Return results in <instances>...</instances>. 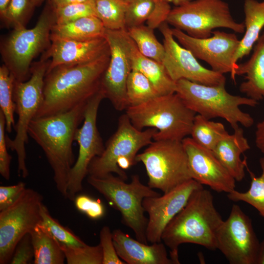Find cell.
<instances>
[{
    "label": "cell",
    "mask_w": 264,
    "mask_h": 264,
    "mask_svg": "<svg viewBox=\"0 0 264 264\" xmlns=\"http://www.w3.org/2000/svg\"><path fill=\"white\" fill-rule=\"evenodd\" d=\"M110 52L94 61L63 65L46 73L44 99L35 118L68 111L88 102L101 89Z\"/></svg>",
    "instance_id": "1"
},
{
    "label": "cell",
    "mask_w": 264,
    "mask_h": 264,
    "mask_svg": "<svg viewBox=\"0 0 264 264\" xmlns=\"http://www.w3.org/2000/svg\"><path fill=\"white\" fill-rule=\"evenodd\" d=\"M88 102L64 113L34 118L28 127V135L44 153L53 171L56 188L65 198L69 172L74 164L72 143L84 120Z\"/></svg>",
    "instance_id": "2"
},
{
    "label": "cell",
    "mask_w": 264,
    "mask_h": 264,
    "mask_svg": "<svg viewBox=\"0 0 264 264\" xmlns=\"http://www.w3.org/2000/svg\"><path fill=\"white\" fill-rule=\"evenodd\" d=\"M223 221L211 193L203 187L194 191L161 236V241L170 249V257L174 264H180L178 250L181 244L193 243L212 251L217 249V234Z\"/></svg>",
    "instance_id": "3"
},
{
    "label": "cell",
    "mask_w": 264,
    "mask_h": 264,
    "mask_svg": "<svg viewBox=\"0 0 264 264\" xmlns=\"http://www.w3.org/2000/svg\"><path fill=\"white\" fill-rule=\"evenodd\" d=\"M225 85L208 86L180 79L176 82V93L196 114L209 119L223 118L234 130L239 124L251 127L254 119L240 107H254L258 102L246 96L232 95L226 91Z\"/></svg>",
    "instance_id": "4"
},
{
    "label": "cell",
    "mask_w": 264,
    "mask_h": 264,
    "mask_svg": "<svg viewBox=\"0 0 264 264\" xmlns=\"http://www.w3.org/2000/svg\"><path fill=\"white\" fill-rule=\"evenodd\" d=\"M125 113L139 130L145 128L157 129L154 140L176 141H182L190 135L196 115L176 92L128 107Z\"/></svg>",
    "instance_id": "5"
},
{
    "label": "cell",
    "mask_w": 264,
    "mask_h": 264,
    "mask_svg": "<svg viewBox=\"0 0 264 264\" xmlns=\"http://www.w3.org/2000/svg\"><path fill=\"white\" fill-rule=\"evenodd\" d=\"M87 180L119 211L123 223L133 231L136 239L148 244L146 228L148 220L145 216L143 201L146 198L161 194L143 184L138 175H133L130 183L112 174L101 177L88 176Z\"/></svg>",
    "instance_id": "6"
},
{
    "label": "cell",
    "mask_w": 264,
    "mask_h": 264,
    "mask_svg": "<svg viewBox=\"0 0 264 264\" xmlns=\"http://www.w3.org/2000/svg\"><path fill=\"white\" fill-rule=\"evenodd\" d=\"M55 23L54 8L49 2L34 27L14 29L1 42L3 64L16 81L24 82L30 78L32 61L49 47L51 31Z\"/></svg>",
    "instance_id": "7"
},
{
    "label": "cell",
    "mask_w": 264,
    "mask_h": 264,
    "mask_svg": "<svg viewBox=\"0 0 264 264\" xmlns=\"http://www.w3.org/2000/svg\"><path fill=\"white\" fill-rule=\"evenodd\" d=\"M157 132L152 128L139 130L133 126L126 113L121 115L117 129L107 141L103 152L90 163L88 176L101 177L114 173L126 180L127 176L124 170L137 163V153L152 142Z\"/></svg>",
    "instance_id": "8"
},
{
    "label": "cell",
    "mask_w": 264,
    "mask_h": 264,
    "mask_svg": "<svg viewBox=\"0 0 264 264\" xmlns=\"http://www.w3.org/2000/svg\"><path fill=\"white\" fill-rule=\"evenodd\" d=\"M49 64V60L41 59L31 65V75L27 81L15 80L14 83L13 99L18 116L14 128L16 134L13 139L6 135V141L8 148L17 154L18 175L23 178L28 176L25 150L28 141V127L43 101L44 79Z\"/></svg>",
    "instance_id": "9"
},
{
    "label": "cell",
    "mask_w": 264,
    "mask_h": 264,
    "mask_svg": "<svg viewBox=\"0 0 264 264\" xmlns=\"http://www.w3.org/2000/svg\"><path fill=\"white\" fill-rule=\"evenodd\" d=\"M135 160L145 166L148 185L163 193L192 179L182 141L154 140Z\"/></svg>",
    "instance_id": "10"
},
{
    "label": "cell",
    "mask_w": 264,
    "mask_h": 264,
    "mask_svg": "<svg viewBox=\"0 0 264 264\" xmlns=\"http://www.w3.org/2000/svg\"><path fill=\"white\" fill-rule=\"evenodd\" d=\"M166 22L197 38L211 36L213 30L226 28L242 34L244 22H237L223 0H194L171 9Z\"/></svg>",
    "instance_id": "11"
},
{
    "label": "cell",
    "mask_w": 264,
    "mask_h": 264,
    "mask_svg": "<svg viewBox=\"0 0 264 264\" xmlns=\"http://www.w3.org/2000/svg\"><path fill=\"white\" fill-rule=\"evenodd\" d=\"M43 196L26 188L10 206L0 211V264L10 263L21 239L41 222Z\"/></svg>",
    "instance_id": "12"
},
{
    "label": "cell",
    "mask_w": 264,
    "mask_h": 264,
    "mask_svg": "<svg viewBox=\"0 0 264 264\" xmlns=\"http://www.w3.org/2000/svg\"><path fill=\"white\" fill-rule=\"evenodd\" d=\"M105 98L100 90L88 102L84 112V122L76 132L74 141L79 146L76 162L69 174L67 198L74 200L76 194L83 189L82 183L88 176V166L96 156L100 155L105 146L97 127L98 110L102 100Z\"/></svg>",
    "instance_id": "13"
},
{
    "label": "cell",
    "mask_w": 264,
    "mask_h": 264,
    "mask_svg": "<svg viewBox=\"0 0 264 264\" xmlns=\"http://www.w3.org/2000/svg\"><path fill=\"white\" fill-rule=\"evenodd\" d=\"M217 248L231 264H256L260 242L251 220L234 204L229 217L219 227Z\"/></svg>",
    "instance_id": "14"
},
{
    "label": "cell",
    "mask_w": 264,
    "mask_h": 264,
    "mask_svg": "<svg viewBox=\"0 0 264 264\" xmlns=\"http://www.w3.org/2000/svg\"><path fill=\"white\" fill-rule=\"evenodd\" d=\"M105 38L109 45L110 59L102 79L101 89L115 110H126L128 107L126 83L132 70V39L126 29H106Z\"/></svg>",
    "instance_id": "15"
},
{
    "label": "cell",
    "mask_w": 264,
    "mask_h": 264,
    "mask_svg": "<svg viewBox=\"0 0 264 264\" xmlns=\"http://www.w3.org/2000/svg\"><path fill=\"white\" fill-rule=\"evenodd\" d=\"M171 31L181 45L197 59L206 62L214 71L222 74L230 73L235 82L238 64H234L233 59L240 42L235 34L215 30L212 36L197 38L176 28H171Z\"/></svg>",
    "instance_id": "16"
},
{
    "label": "cell",
    "mask_w": 264,
    "mask_h": 264,
    "mask_svg": "<svg viewBox=\"0 0 264 264\" xmlns=\"http://www.w3.org/2000/svg\"><path fill=\"white\" fill-rule=\"evenodd\" d=\"M158 28L164 38L165 54L162 64L173 81L186 79L208 86L225 85L223 74L203 67L190 51L178 44L166 22Z\"/></svg>",
    "instance_id": "17"
},
{
    "label": "cell",
    "mask_w": 264,
    "mask_h": 264,
    "mask_svg": "<svg viewBox=\"0 0 264 264\" xmlns=\"http://www.w3.org/2000/svg\"><path fill=\"white\" fill-rule=\"evenodd\" d=\"M202 185L191 179L163 195L146 198L142 205L149 216L146 238L151 243L161 242L166 226L187 204L194 191Z\"/></svg>",
    "instance_id": "18"
},
{
    "label": "cell",
    "mask_w": 264,
    "mask_h": 264,
    "mask_svg": "<svg viewBox=\"0 0 264 264\" xmlns=\"http://www.w3.org/2000/svg\"><path fill=\"white\" fill-rule=\"evenodd\" d=\"M182 143L186 151L192 178L217 192L235 190L236 180L211 150L198 144L191 137Z\"/></svg>",
    "instance_id": "19"
},
{
    "label": "cell",
    "mask_w": 264,
    "mask_h": 264,
    "mask_svg": "<svg viewBox=\"0 0 264 264\" xmlns=\"http://www.w3.org/2000/svg\"><path fill=\"white\" fill-rule=\"evenodd\" d=\"M50 39L51 44L42 57L49 60L47 72L60 65L89 62L110 52L105 37L89 40Z\"/></svg>",
    "instance_id": "20"
},
{
    "label": "cell",
    "mask_w": 264,
    "mask_h": 264,
    "mask_svg": "<svg viewBox=\"0 0 264 264\" xmlns=\"http://www.w3.org/2000/svg\"><path fill=\"white\" fill-rule=\"evenodd\" d=\"M114 245L121 260L128 264H174L163 242L151 245L134 239L121 229L112 232Z\"/></svg>",
    "instance_id": "21"
},
{
    "label": "cell",
    "mask_w": 264,
    "mask_h": 264,
    "mask_svg": "<svg viewBox=\"0 0 264 264\" xmlns=\"http://www.w3.org/2000/svg\"><path fill=\"white\" fill-rule=\"evenodd\" d=\"M235 75H244L240 91L256 101L264 99V31L254 45L246 62L238 64Z\"/></svg>",
    "instance_id": "22"
},
{
    "label": "cell",
    "mask_w": 264,
    "mask_h": 264,
    "mask_svg": "<svg viewBox=\"0 0 264 264\" xmlns=\"http://www.w3.org/2000/svg\"><path fill=\"white\" fill-rule=\"evenodd\" d=\"M250 149L243 130L238 127L232 134L224 136L212 151L235 180L241 181L245 176L246 165V160L242 161L241 155Z\"/></svg>",
    "instance_id": "23"
},
{
    "label": "cell",
    "mask_w": 264,
    "mask_h": 264,
    "mask_svg": "<svg viewBox=\"0 0 264 264\" xmlns=\"http://www.w3.org/2000/svg\"><path fill=\"white\" fill-rule=\"evenodd\" d=\"M131 57L132 69L144 75L159 95L176 92V82L170 77L163 64L142 55L132 39Z\"/></svg>",
    "instance_id": "24"
},
{
    "label": "cell",
    "mask_w": 264,
    "mask_h": 264,
    "mask_svg": "<svg viewBox=\"0 0 264 264\" xmlns=\"http://www.w3.org/2000/svg\"><path fill=\"white\" fill-rule=\"evenodd\" d=\"M243 10L245 33L234 56L235 65L239 60L249 54L264 27V0H244Z\"/></svg>",
    "instance_id": "25"
},
{
    "label": "cell",
    "mask_w": 264,
    "mask_h": 264,
    "mask_svg": "<svg viewBox=\"0 0 264 264\" xmlns=\"http://www.w3.org/2000/svg\"><path fill=\"white\" fill-rule=\"evenodd\" d=\"M34 264H63L66 257L60 243L39 223L30 233Z\"/></svg>",
    "instance_id": "26"
},
{
    "label": "cell",
    "mask_w": 264,
    "mask_h": 264,
    "mask_svg": "<svg viewBox=\"0 0 264 264\" xmlns=\"http://www.w3.org/2000/svg\"><path fill=\"white\" fill-rule=\"evenodd\" d=\"M106 28L96 16L82 18L63 24H55L50 36L78 40H89L105 37Z\"/></svg>",
    "instance_id": "27"
},
{
    "label": "cell",
    "mask_w": 264,
    "mask_h": 264,
    "mask_svg": "<svg viewBox=\"0 0 264 264\" xmlns=\"http://www.w3.org/2000/svg\"><path fill=\"white\" fill-rule=\"evenodd\" d=\"M210 120L200 114H196L190 135L198 144L213 151L229 133L222 123Z\"/></svg>",
    "instance_id": "28"
},
{
    "label": "cell",
    "mask_w": 264,
    "mask_h": 264,
    "mask_svg": "<svg viewBox=\"0 0 264 264\" xmlns=\"http://www.w3.org/2000/svg\"><path fill=\"white\" fill-rule=\"evenodd\" d=\"M154 30L143 24L126 29L142 55L162 63L165 54L164 46L157 40Z\"/></svg>",
    "instance_id": "29"
},
{
    "label": "cell",
    "mask_w": 264,
    "mask_h": 264,
    "mask_svg": "<svg viewBox=\"0 0 264 264\" xmlns=\"http://www.w3.org/2000/svg\"><path fill=\"white\" fill-rule=\"evenodd\" d=\"M128 3L122 0H94L96 16L106 29H126V13Z\"/></svg>",
    "instance_id": "30"
},
{
    "label": "cell",
    "mask_w": 264,
    "mask_h": 264,
    "mask_svg": "<svg viewBox=\"0 0 264 264\" xmlns=\"http://www.w3.org/2000/svg\"><path fill=\"white\" fill-rule=\"evenodd\" d=\"M259 162L262 173L259 176H256L246 165L251 178L249 189L244 192L234 190L228 193L227 197L233 201H243L251 205L264 218V157L260 159Z\"/></svg>",
    "instance_id": "31"
},
{
    "label": "cell",
    "mask_w": 264,
    "mask_h": 264,
    "mask_svg": "<svg viewBox=\"0 0 264 264\" xmlns=\"http://www.w3.org/2000/svg\"><path fill=\"white\" fill-rule=\"evenodd\" d=\"M159 95L151 82L144 75L138 70H132L126 83L128 107L139 105Z\"/></svg>",
    "instance_id": "32"
},
{
    "label": "cell",
    "mask_w": 264,
    "mask_h": 264,
    "mask_svg": "<svg viewBox=\"0 0 264 264\" xmlns=\"http://www.w3.org/2000/svg\"><path fill=\"white\" fill-rule=\"evenodd\" d=\"M15 79L8 68L3 64L0 67V107L5 119L6 132L10 133L15 128L14 113L16 104L13 99Z\"/></svg>",
    "instance_id": "33"
},
{
    "label": "cell",
    "mask_w": 264,
    "mask_h": 264,
    "mask_svg": "<svg viewBox=\"0 0 264 264\" xmlns=\"http://www.w3.org/2000/svg\"><path fill=\"white\" fill-rule=\"evenodd\" d=\"M42 224L61 243L70 246H81L87 244L75 235L68 228L62 225L53 218L46 206L43 204L41 208Z\"/></svg>",
    "instance_id": "34"
},
{
    "label": "cell",
    "mask_w": 264,
    "mask_h": 264,
    "mask_svg": "<svg viewBox=\"0 0 264 264\" xmlns=\"http://www.w3.org/2000/svg\"><path fill=\"white\" fill-rule=\"evenodd\" d=\"M34 7L32 0H11L2 22L13 29L25 28Z\"/></svg>",
    "instance_id": "35"
},
{
    "label": "cell",
    "mask_w": 264,
    "mask_h": 264,
    "mask_svg": "<svg viewBox=\"0 0 264 264\" xmlns=\"http://www.w3.org/2000/svg\"><path fill=\"white\" fill-rule=\"evenodd\" d=\"M61 246L68 264H102L103 254L100 243L95 246H70L62 244Z\"/></svg>",
    "instance_id": "36"
},
{
    "label": "cell",
    "mask_w": 264,
    "mask_h": 264,
    "mask_svg": "<svg viewBox=\"0 0 264 264\" xmlns=\"http://www.w3.org/2000/svg\"><path fill=\"white\" fill-rule=\"evenodd\" d=\"M54 8L56 24L67 23L86 17L96 16L94 0Z\"/></svg>",
    "instance_id": "37"
},
{
    "label": "cell",
    "mask_w": 264,
    "mask_h": 264,
    "mask_svg": "<svg viewBox=\"0 0 264 264\" xmlns=\"http://www.w3.org/2000/svg\"><path fill=\"white\" fill-rule=\"evenodd\" d=\"M154 7V0H132L128 3L125 17L126 29L143 24Z\"/></svg>",
    "instance_id": "38"
},
{
    "label": "cell",
    "mask_w": 264,
    "mask_h": 264,
    "mask_svg": "<svg viewBox=\"0 0 264 264\" xmlns=\"http://www.w3.org/2000/svg\"><path fill=\"white\" fill-rule=\"evenodd\" d=\"M100 244L103 254L102 264H126L118 255L112 237V232L108 226H104L100 231Z\"/></svg>",
    "instance_id": "39"
},
{
    "label": "cell",
    "mask_w": 264,
    "mask_h": 264,
    "mask_svg": "<svg viewBox=\"0 0 264 264\" xmlns=\"http://www.w3.org/2000/svg\"><path fill=\"white\" fill-rule=\"evenodd\" d=\"M76 208L92 220L102 218L105 213V207L99 200L86 195L76 196L74 200Z\"/></svg>",
    "instance_id": "40"
},
{
    "label": "cell",
    "mask_w": 264,
    "mask_h": 264,
    "mask_svg": "<svg viewBox=\"0 0 264 264\" xmlns=\"http://www.w3.org/2000/svg\"><path fill=\"white\" fill-rule=\"evenodd\" d=\"M34 249L30 233L19 242L10 262L11 264H27L34 261Z\"/></svg>",
    "instance_id": "41"
},
{
    "label": "cell",
    "mask_w": 264,
    "mask_h": 264,
    "mask_svg": "<svg viewBox=\"0 0 264 264\" xmlns=\"http://www.w3.org/2000/svg\"><path fill=\"white\" fill-rule=\"evenodd\" d=\"M5 119L0 110V174L6 180L10 177V164L12 156L8 154L5 135Z\"/></svg>",
    "instance_id": "42"
},
{
    "label": "cell",
    "mask_w": 264,
    "mask_h": 264,
    "mask_svg": "<svg viewBox=\"0 0 264 264\" xmlns=\"http://www.w3.org/2000/svg\"><path fill=\"white\" fill-rule=\"evenodd\" d=\"M26 184L21 181L10 186H0V211L12 205L26 189Z\"/></svg>",
    "instance_id": "43"
},
{
    "label": "cell",
    "mask_w": 264,
    "mask_h": 264,
    "mask_svg": "<svg viewBox=\"0 0 264 264\" xmlns=\"http://www.w3.org/2000/svg\"><path fill=\"white\" fill-rule=\"evenodd\" d=\"M154 1V9L147 21V25L153 29L158 28L162 23L166 22L171 10L169 3L159 0Z\"/></svg>",
    "instance_id": "44"
},
{
    "label": "cell",
    "mask_w": 264,
    "mask_h": 264,
    "mask_svg": "<svg viewBox=\"0 0 264 264\" xmlns=\"http://www.w3.org/2000/svg\"><path fill=\"white\" fill-rule=\"evenodd\" d=\"M255 141L257 148L264 154V119L256 126Z\"/></svg>",
    "instance_id": "45"
},
{
    "label": "cell",
    "mask_w": 264,
    "mask_h": 264,
    "mask_svg": "<svg viewBox=\"0 0 264 264\" xmlns=\"http://www.w3.org/2000/svg\"><path fill=\"white\" fill-rule=\"evenodd\" d=\"M93 1L94 0H50V2L54 8H57L73 3L88 2Z\"/></svg>",
    "instance_id": "46"
},
{
    "label": "cell",
    "mask_w": 264,
    "mask_h": 264,
    "mask_svg": "<svg viewBox=\"0 0 264 264\" xmlns=\"http://www.w3.org/2000/svg\"><path fill=\"white\" fill-rule=\"evenodd\" d=\"M256 264H264V239L260 242Z\"/></svg>",
    "instance_id": "47"
},
{
    "label": "cell",
    "mask_w": 264,
    "mask_h": 264,
    "mask_svg": "<svg viewBox=\"0 0 264 264\" xmlns=\"http://www.w3.org/2000/svg\"><path fill=\"white\" fill-rule=\"evenodd\" d=\"M11 0H0V16L2 20L5 14Z\"/></svg>",
    "instance_id": "48"
},
{
    "label": "cell",
    "mask_w": 264,
    "mask_h": 264,
    "mask_svg": "<svg viewBox=\"0 0 264 264\" xmlns=\"http://www.w3.org/2000/svg\"><path fill=\"white\" fill-rule=\"evenodd\" d=\"M159 0L167 2L168 3H172L175 4L176 6L181 5L185 3H186L192 0Z\"/></svg>",
    "instance_id": "49"
},
{
    "label": "cell",
    "mask_w": 264,
    "mask_h": 264,
    "mask_svg": "<svg viewBox=\"0 0 264 264\" xmlns=\"http://www.w3.org/2000/svg\"><path fill=\"white\" fill-rule=\"evenodd\" d=\"M45 0H32V3L34 7L41 4Z\"/></svg>",
    "instance_id": "50"
},
{
    "label": "cell",
    "mask_w": 264,
    "mask_h": 264,
    "mask_svg": "<svg viewBox=\"0 0 264 264\" xmlns=\"http://www.w3.org/2000/svg\"><path fill=\"white\" fill-rule=\"evenodd\" d=\"M123 0V1L129 3V2H130L131 1H132V0Z\"/></svg>",
    "instance_id": "51"
}]
</instances>
